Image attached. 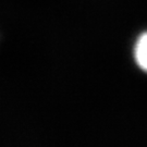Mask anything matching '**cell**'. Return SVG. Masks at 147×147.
Returning a JSON list of instances; mask_svg holds the SVG:
<instances>
[{"mask_svg":"<svg viewBox=\"0 0 147 147\" xmlns=\"http://www.w3.org/2000/svg\"><path fill=\"white\" fill-rule=\"evenodd\" d=\"M135 59L140 68L147 72V33L141 36L135 46Z\"/></svg>","mask_w":147,"mask_h":147,"instance_id":"6da1fadb","label":"cell"}]
</instances>
